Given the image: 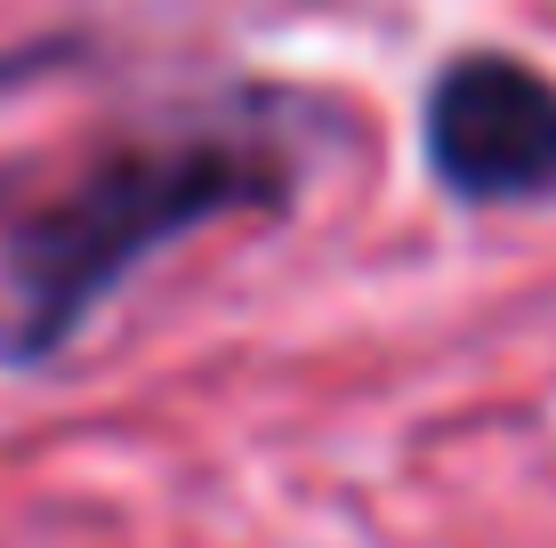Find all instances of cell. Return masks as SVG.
<instances>
[{"label": "cell", "instance_id": "cell-1", "mask_svg": "<svg viewBox=\"0 0 556 548\" xmlns=\"http://www.w3.org/2000/svg\"><path fill=\"white\" fill-rule=\"evenodd\" d=\"M242 194V169L218 154H162V162H122L89 194H73L56 218L33 226L25 242V298H33V339H56L89 298L105 291L146 242L194 226L202 211Z\"/></svg>", "mask_w": 556, "mask_h": 548}, {"label": "cell", "instance_id": "cell-2", "mask_svg": "<svg viewBox=\"0 0 556 548\" xmlns=\"http://www.w3.org/2000/svg\"><path fill=\"white\" fill-rule=\"evenodd\" d=\"M428 154L468 202L556 194V89L516 56H459L428 98Z\"/></svg>", "mask_w": 556, "mask_h": 548}]
</instances>
